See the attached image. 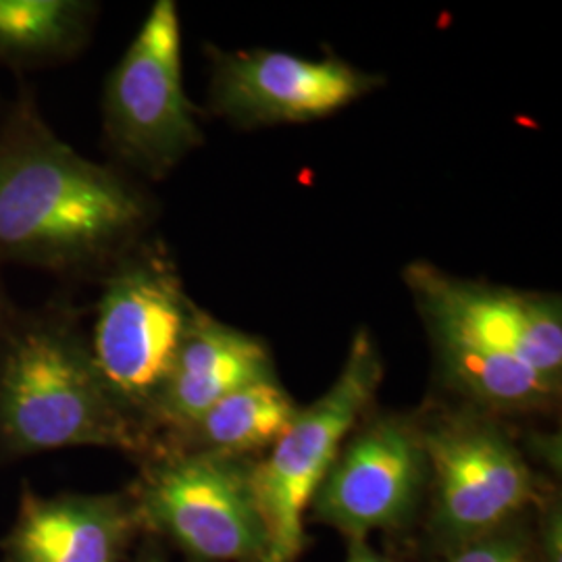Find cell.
Returning <instances> with one entry per match:
<instances>
[{
  "instance_id": "cell-1",
  "label": "cell",
  "mask_w": 562,
  "mask_h": 562,
  "mask_svg": "<svg viewBox=\"0 0 562 562\" xmlns=\"http://www.w3.org/2000/svg\"><path fill=\"white\" fill-rule=\"evenodd\" d=\"M144 204L55 138L32 109L0 134V259L69 269L132 234Z\"/></svg>"
},
{
  "instance_id": "cell-2",
  "label": "cell",
  "mask_w": 562,
  "mask_h": 562,
  "mask_svg": "<svg viewBox=\"0 0 562 562\" xmlns=\"http://www.w3.org/2000/svg\"><path fill=\"white\" fill-rule=\"evenodd\" d=\"M0 440L18 452L69 446L136 450L140 436L69 325L36 319L13 331L0 361Z\"/></svg>"
},
{
  "instance_id": "cell-3",
  "label": "cell",
  "mask_w": 562,
  "mask_h": 562,
  "mask_svg": "<svg viewBox=\"0 0 562 562\" xmlns=\"http://www.w3.org/2000/svg\"><path fill=\"white\" fill-rule=\"evenodd\" d=\"M383 378L380 352L362 329L346 364L322 398L299 411L267 461L248 473L265 536L262 562H294L304 548V510L315 501L340 446Z\"/></svg>"
},
{
  "instance_id": "cell-4",
  "label": "cell",
  "mask_w": 562,
  "mask_h": 562,
  "mask_svg": "<svg viewBox=\"0 0 562 562\" xmlns=\"http://www.w3.org/2000/svg\"><path fill=\"white\" fill-rule=\"evenodd\" d=\"M104 123L121 155L150 173L167 171L201 144L181 83L180 18L171 0L150 9L111 74Z\"/></svg>"
},
{
  "instance_id": "cell-5",
  "label": "cell",
  "mask_w": 562,
  "mask_h": 562,
  "mask_svg": "<svg viewBox=\"0 0 562 562\" xmlns=\"http://www.w3.org/2000/svg\"><path fill=\"white\" fill-rule=\"evenodd\" d=\"M192 308L180 280L162 262H136L109 281L90 357L115 401L157 402L178 359Z\"/></svg>"
},
{
  "instance_id": "cell-6",
  "label": "cell",
  "mask_w": 562,
  "mask_h": 562,
  "mask_svg": "<svg viewBox=\"0 0 562 562\" xmlns=\"http://www.w3.org/2000/svg\"><path fill=\"white\" fill-rule=\"evenodd\" d=\"M144 508L199 561L265 559L248 473L227 457L201 452L165 462L148 480Z\"/></svg>"
},
{
  "instance_id": "cell-7",
  "label": "cell",
  "mask_w": 562,
  "mask_h": 562,
  "mask_svg": "<svg viewBox=\"0 0 562 562\" xmlns=\"http://www.w3.org/2000/svg\"><path fill=\"white\" fill-rule=\"evenodd\" d=\"M422 440L436 477L438 521L450 538H483L531 501V471L496 425L454 419Z\"/></svg>"
},
{
  "instance_id": "cell-8",
  "label": "cell",
  "mask_w": 562,
  "mask_h": 562,
  "mask_svg": "<svg viewBox=\"0 0 562 562\" xmlns=\"http://www.w3.org/2000/svg\"><path fill=\"white\" fill-rule=\"evenodd\" d=\"M406 276L434 331L508 352L559 387L562 319L554 299L452 280L425 265Z\"/></svg>"
},
{
  "instance_id": "cell-9",
  "label": "cell",
  "mask_w": 562,
  "mask_h": 562,
  "mask_svg": "<svg viewBox=\"0 0 562 562\" xmlns=\"http://www.w3.org/2000/svg\"><path fill=\"white\" fill-rule=\"evenodd\" d=\"M378 83L341 60L248 50L217 59L211 99L220 115L240 125L302 123L340 111Z\"/></svg>"
},
{
  "instance_id": "cell-10",
  "label": "cell",
  "mask_w": 562,
  "mask_h": 562,
  "mask_svg": "<svg viewBox=\"0 0 562 562\" xmlns=\"http://www.w3.org/2000/svg\"><path fill=\"white\" fill-rule=\"evenodd\" d=\"M425 473V448L413 427L373 423L334 462L315 496L317 517L352 538L390 527L413 508Z\"/></svg>"
},
{
  "instance_id": "cell-11",
  "label": "cell",
  "mask_w": 562,
  "mask_h": 562,
  "mask_svg": "<svg viewBox=\"0 0 562 562\" xmlns=\"http://www.w3.org/2000/svg\"><path fill=\"white\" fill-rule=\"evenodd\" d=\"M269 375H273L271 359L261 340L194 306L155 408L162 419L192 427L227 394Z\"/></svg>"
},
{
  "instance_id": "cell-12",
  "label": "cell",
  "mask_w": 562,
  "mask_h": 562,
  "mask_svg": "<svg viewBox=\"0 0 562 562\" xmlns=\"http://www.w3.org/2000/svg\"><path fill=\"white\" fill-rule=\"evenodd\" d=\"M130 519L113 498L27 496L11 548L15 562H120Z\"/></svg>"
},
{
  "instance_id": "cell-13",
  "label": "cell",
  "mask_w": 562,
  "mask_h": 562,
  "mask_svg": "<svg viewBox=\"0 0 562 562\" xmlns=\"http://www.w3.org/2000/svg\"><path fill=\"white\" fill-rule=\"evenodd\" d=\"M299 408L273 375L246 383L209 408L196 427L206 452L234 459L273 446Z\"/></svg>"
},
{
  "instance_id": "cell-14",
  "label": "cell",
  "mask_w": 562,
  "mask_h": 562,
  "mask_svg": "<svg viewBox=\"0 0 562 562\" xmlns=\"http://www.w3.org/2000/svg\"><path fill=\"white\" fill-rule=\"evenodd\" d=\"M448 375L471 396L494 406H536L557 387L517 357L467 340L450 331H434Z\"/></svg>"
},
{
  "instance_id": "cell-15",
  "label": "cell",
  "mask_w": 562,
  "mask_h": 562,
  "mask_svg": "<svg viewBox=\"0 0 562 562\" xmlns=\"http://www.w3.org/2000/svg\"><path fill=\"white\" fill-rule=\"evenodd\" d=\"M88 7L71 0H0V59H53L83 34Z\"/></svg>"
},
{
  "instance_id": "cell-16",
  "label": "cell",
  "mask_w": 562,
  "mask_h": 562,
  "mask_svg": "<svg viewBox=\"0 0 562 562\" xmlns=\"http://www.w3.org/2000/svg\"><path fill=\"white\" fill-rule=\"evenodd\" d=\"M452 562H527V557L513 540H487L467 546Z\"/></svg>"
},
{
  "instance_id": "cell-17",
  "label": "cell",
  "mask_w": 562,
  "mask_h": 562,
  "mask_svg": "<svg viewBox=\"0 0 562 562\" xmlns=\"http://www.w3.org/2000/svg\"><path fill=\"white\" fill-rule=\"evenodd\" d=\"M348 562H385L383 559H380L373 550H369L367 546H364V540L362 538H352V546H350V557H348Z\"/></svg>"
},
{
  "instance_id": "cell-18",
  "label": "cell",
  "mask_w": 562,
  "mask_h": 562,
  "mask_svg": "<svg viewBox=\"0 0 562 562\" xmlns=\"http://www.w3.org/2000/svg\"><path fill=\"white\" fill-rule=\"evenodd\" d=\"M4 327V306H2V299H0V331Z\"/></svg>"
},
{
  "instance_id": "cell-19",
  "label": "cell",
  "mask_w": 562,
  "mask_h": 562,
  "mask_svg": "<svg viewBox=\"0 0 562 562\" xmlns=\"http://www.w3.org/2000/svg\"><path fill=\"white\" fill-rule=\"evenodd\" d=\"M144 562H161L159 561V559H155V557H153V559H146V561Z\"/></svg>"
}]
</instances>
